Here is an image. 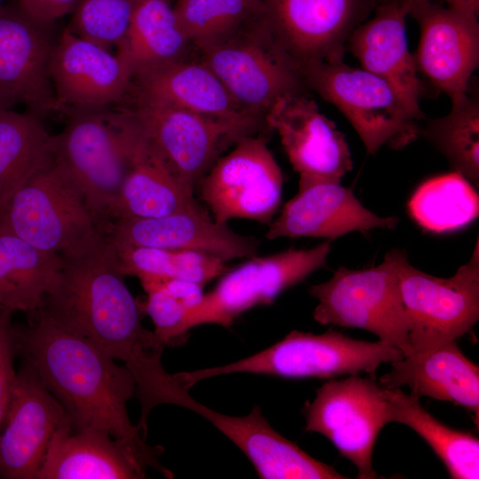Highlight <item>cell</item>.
<instances>
[{"mask_svg":"<svg viewBox=\"0 0 479 479\" xmlns=\"http://www.w3.org/2000/svg\"><path fill=\"white\" fill-rule=\"evenodd\" d=\"M115 250L123 275L137 279H178L205 286L228 270L224 260L198 251L143 247Z\"/></svg>","mask_w":479,"mask_h":479,"instance_id":"35","label":"cell"},{"mask_svg":"<svg viewBox=\"0 0 479 479\" xmlns=\"http://www.w3.org/2000/svg\"><path fill=\"white\" fill-rule=\"evenodd\" d=\"M403 357L400 349L381 341L357 340L333 329L320 334L294 330L272 346L239 361L175 375L187 390L202 380L239 373L287 379H332L365 373L375 379L382 363Z\"/></svg>","mask_w":479,"mask_h":479,"instance_id":"3","label":"cell"},{"mask_svg":"<svg viewBox=\"0 0 479 479\" xmlns=\"http://www.w3.org/2000/svg\"><path fill=\"white\" fill-rule=\"evenodd\" d=\"M139 0H78L66 27L110 50L124 39Z\"/></svg>","mask_w":479,"mask_h":479,"instance_id":"36","label":"cell"},{"mask_svg":"<svg viewBox=\"0 0 479 479\" xmlns=\"http://www.w3.org/2000/svg\"><path fill=\"white\" fill-rule=\"evenodd\" d=\"M67 116L62 131L51 137L53 161L76 185L106 232L130 165L123 115L115 106Z\"/></svg>","mask_w":479,"mask_h":479,"instance_id":"4","label":"cell"},{"mask_svg":"<svg viewBox=\"0 0 479 479\" xmlns=\"http://www.w3.org/2000/svg\"><path fill=\"white\" fill-rule=\"evenodd\" d=\"M232 147L200 180V198L219 224L246 219L269 225L281 202V169L263 136L244 137Z\"/></svg>","mask_w":479,"mask_h":479,"instance_id":"13","label":"cell"},{"mask_svg":"<svg viewBox=\"0 0 479 479\" xmlns=\"http://www.w3.org/2000/svg\"><path fill=\"white\" fill-rule=\"evenodd\" d=\"M117 107L124 119L130 165L120 191L114 220L121 217H161L183 211H206L129 115Z\"/></svg>","mask_w":479,"mask_h":479,"instance_id":"25","label":"cell"},{"mask_svg":"<svg viewBox=\"0 0 479 479\" xmlns=\"http://www.w3.org/2000/svg\"><path fill=\"white\" fill-rule=\"evenodd\" d=\"M452 101L450 112L420 127L424 137L449 161L454 171L479 185V97L477 88Z\"/></svg>","mask_w":479,"mask_h":479,"instance_id":"32","label":"cell"},{"mask_svg":"<svg viewBox=\"0 0 479 479\" xmlns=\"http://www.w3.org/2000/svg\"><path fill=\"white\" fill-rule=\"evenodd\" d=\"M66 427L64 408L22 361L0 432V478L36 479L54 433Z\"/></svg>","mask_w":479,"mask_h":479,"instance_id":"16","label":"cell"},{"mask_svg":"<svg viewBox=\"0 0 479 479\" xmlns=\"http://www.w3.org/2000/svg\"><path fill=\"white\" fill-rule=\"evenodd\" d=\"M143 307L130 292L124 276L99 277L83 285L55 321L77 333L124 363L132 374L140 404L139 427L147 435V419L160 404L187 407L192 397L161 364L165 348L142 324Z\"/></svg>","mask_w":479,"mask_h":479,"instance_id":"2","label":"cell"},{"mask_svg":"<svg viewBox=\"0 0 479 479\" xmlns=\"http://www.w3.org/2000/svg\"><path fill=\"white\" fill-rule=\"evenodd\" d=\"M13 312L7 307L0 306V432L17 373L14 368L17 353L12 323Z\"/></svg>","mask_w":479,"mask_h":479,"instance_id":"38","label":"cell"},{"mask_svg":"<svg viewBox=\"0 0 479 479\" xmlns=\"http://www.w3.org/2000/svg\"><path fill=\"white\" fill-rule=\"evenodd\" d=\"M397 273L412 354L425 353L456 340L469 333L478 321V240L469 260L450 278L420 271L400 249Z\"/></svg>","mask_w":479,"mask_h":479,"instance_id":"9","label":"cell"},{"mask_svg":"<svg viewBox=\"0 0 479 479\" xmlns=\"http://www.w3.org/2000/svg\"><path fill=\"white\" fill-rule=\"evenodd\" d=\"M398 249L382 263L363 270L339 267L326 282L310 287L318 302L313 318L321 325L366 330L402 351L412 354L397 273Z\"/></svg>","mask_w":479,"mask_h":479,"instance_id":"7","label":"cell"},{"mask_svg":"<svg viewBox=\"0 0 479 479\" xmlns=\"http://www.w3.org/2000/svg\"><path fill=\"white\" fill-rule=\"evenodd\" d=\"M263 118L266 128L279 136L299 180L341 182L352 169L345 136L305 92L279 97Z\"/></svg>","mask_w":479,"mask_h":479,"instance_id":"17","label":"cell"},{"mask_svg":"<svg viewBox=\"0 0 479 479\" xmlns=\"http://www.w3.org/2000/svg\"><path fill=\"white\" fill-rule=\"evenodd\" d=\"M200 52L244 109L264 115L279 97L305 92L300 72L277 44L264 14Z\"/></svg>","mask_w":479,"mask_h":479,"instance_id":"10","label":"cell"},{"mask_svg":"<svg viewBox=\"0 0 479 479\" xmlns=\"http://www.w3.org/2000/svg\"><path fill=\"white\" fill-rule=\"evenodd\" d=\"M330 249V240L309 249L291 247L270 255H254L227 270L200 302L187 310L180 336L200 325L229 327L250 309L273 303L286 289L325 267Z\"/></svg>","mask_w":479,"mask_h":479,"instance_id":"11","label":"cell"},{"mask_svg":"<svg viewBox=\"0 0 479 479\" xmlns=\"http://www.w3.org/2000/svg\"><path fill=\"white\" fill-rule=\"evenodd\" d=\"M190 44L169 0H139L116 54L133 77L183 59Z\"/></svg>","mask_w":479,"mask_h":479,"instance_id":"29","label":"cell"},{"mask_svg":"<svg viewBox=\"0 0 479 479\" xmlns=\"http://www.w3.org/2000/svg\"><path fill=\"white\" fill-rule=\"evenodd\" d=\"M2 1H3V0H0V7L2 6Z\"/></svg>","mask_w":479,"mask_h":479,"instance_id":"43","label":"cell"},{"mask_svg":"<svg viewBox=\"0 0 479 479\" xmlns=\"http://www.w3.org/2000/svg\"><path fill=\"white\" fill-rule=\"evenodd\" d=\"M173 9L188 41L199 51L264 14L263 0H177Z\"/></svg>","mask_w":479,"mask_h":479,"instance_id":"34","label":"cell"},{"mask_svg":"<svg viewBox=\"0 0 479 479\" xmlns=\"http://www.w3.org/2000/svg\"><path fill=\"white\" fill-rule=\"evenodd\" d=\"M397 223L395 216L381 217L365 208L341 182L299 180L297 193L273 218L265 237L334 240L357 231L393 229Z\"/></svg>","mask_w":479,"mask_h":479,"instance_id":"21","label":"cell"},{"mask_svg":"<svg viewBox=\"0 0 479 479\" xmlns=\"http://www.w3.org/2000/svg\"><path fill=\"white\" fill-rule=\"evenodd\" d=\"M106 235L115 247L198 251L224 262L252 257L259 247L255 238L216 222L208 211H183L153 218L121 217L109 225Z\"/></svg>","mask_w":479,"mask_h":479,"instance_id":"22","label":"cell"},{"mask_svg":"<svg viewBox=\"0 0 479 479\" xmlns=\"http://www.w3.org/2000/svg\"><path fill=\"white\" fill-rule=\"evenodd\" d=\"M122 103L168 106L216 118L257 114L240 106L203 62L184 58L135 75Z\"/></svg>","mask_w":479,"mask_h":479,"instance_id":"26","label":"cell"},{"mask_svg":"<svg viewBox=\"0 0 479 479\" xmlns=\"http://www.w3.org/2000/svg\"><path fill=\"white\" fill-rule=\"evenodd\" d=\"M405 4L409 6L422 3V2H437L444 3L445 5L462 11L473 12L478 14L479 12V0H402Z\"/></svg>","mask_w":479,"mask_h":479,"instance_id":"41","label":"cell"},{"mask_svg":"<svg viewBox=\"0 0 479 479\" xmlns=\"http://www.w3.org/2000/svg\"><path fill=\"white\" fill-rule=\"evenodd\" d=\"M389 420L415 431L444 464L450 478H479V440L470 433L447 427L427 412L418 397L400 389H386Z\"/></svg>","mask_w":479,"mask_h":479,"instance_id":"31","label":"cell"},{"mask_svg":"<svg viewBox=\"0 0 479 479\" xmlns=\"http://www.w3.org/2000/svg\"><path fill=\"white\" fill-rule=\"evenodd\" d=\"M306 89L334 105L350 122L366 152L401 149L420 136L422 111L413 108L387 81L343 60L320 62L303 74Z\"/></svg>","mask_w":479,"mask_h":479,"instance_id":"5","label":"cell"},{"mask_svg":"<svg viewBox=\"0 0 479 479\" xmlns=\"http://www.w3.org/2000/svg\"><path fill=\"white\" fill-rule=\"evenodd\" d=\"M116 106L129 115L192 193L228 147L266 128L260 114L216 118L154 105L122 103Z\"/></svg>","mask_w":479,"mask_h":479,"instance_id":"6","label":"cell"},{"mask_svg":"<svg viewBox=\"0 0 479 479\" xmlns=\"http://www.w3.org/2000/svg\"><path fill=\"white\" fill-rule=\"evenodd\" d=\"M159 279L187 308V310L198 305L203 298L204 286L199 283L178 279Z\"/></svg>","mask_w":479,"mask_h":479,"instance_id":"40","label":"cell"},{"mask_svg":"<svg viewBox=\"0 0 479 479\" xmlns=\"http://www.w3.org/2000/svg\"><path fill=\"white\" fill-rule=\"evenodd\" d=\"M408 16L420 27L413 58L418 73L451 101L465 95L479 65L478 14L437 2L412 5Z\"/></svg>","mask_w":479,"mask_h":479,"instance_id":"15","label":"cell"},{"mask_svg":"<svg viewBox=\"0 0 479 479\" xmlns=\"http://www.w3.org/2000/svg\"><path fill=\"white\" fill-rule=\"evenodd\" d=\"M147 298L143 310L154 325V334L167 346L174 344L180 336V327L187 308L175 297L159 279H138Z\"/></svg>","mask_w":479,"mask_h":479,"instance_id":"37","label":"cell"},{"mask_svg":"<svg viewBox=\"0 0 479 479\" xmlns=\"http://www.w3.org/2000/svg\"><path fill=\"white\" fill-rule=\"evenodd\" d=\"M209 421L247 457L263 479H344L334 467L278 433L258 405L245 416H230L194 398L187 407Z\"/></svg>","mask_w":479,"mask_h":479,"instance_id":"23","label":"cell"},{"mask_svg":"<svg viewBox=\"0 0 479 479\" xmlns=\"http://www.w3.org/2000/svg\"><path fill=\"white\" fill-rule=\"evenodd\" d=\"M160 452H145L97 428L57 430L36 479H141L151 467L173 474L160 460Z\"/></svg>","mask_w":479,"mask_h":479,"instance_id":"20","label":"cell"},{"mask_svg":"<svg viewBox=\"0 0 479 479\" xmlns=\"http://www.w3.org/2000/svg\"><path fill=\"white\" fill-rule=\"evenodd\" d=\"M50 75L59 111L67 114L120 104L132 79L128 65L116 53L66 27L53 48Z\"/></svg>","mask_w":479,"mask_h":479,"instance_id":"18","label":"cell"},{"mask_svg":"<svg viewBox=\"0 0 479 479\" xmlns=\"http://www.w3.org/2000/svg\"><path fill=\"white\" fill-rule=\"evenodd\" d=\"M408 209L420 227L441 233L459 229L477 217L479 198L470 182L453 171L421 184Z\"/></svg>","mask_w":479,"mask_h":479,"instance_id":"33","label":"cell"},{"mask_svg":"<svg viewBox=\"0 0 479 479\" xmlns=\"http://www.w3.org/2000/svg\"><path fill=\"white\" fill-rule=\"evenodd\" d=\"M379 1L263 0L274 40L302 77L318 63L342 60L350 34Z\"/></svg>","mask_w":479,"mask_h":479,"instance_id":"14","label":"cell"},{"mask_svg":"<svg viewBox=\"0 0 479 479\" xmlns=\"http://www.w3.org/2000/svg\"><path fill=\"white\" fill-rule=\"evenodd\" d=\"M51 137L31 111L0 112V213L22 186L52 164Z\"/></svg>","mask_w":479,"mask_h":479,"instance_id":"30","label":"cell"},{"mask_svg":"<svg viewBox=\"0 0 479 479\" xmlns=\"http://www.w3.org/2000/svg\"><path fill=\"white\" fill-rule=\"evenodd\" d=\"M27 326L13 325L17 356L35 371L59 402L72 429L97 428L145 452H162L146 444L127 412L135 396L132 374L84 336L52 319L42 310Z\"/></svg>","mask_w":479,"mask_h":479,"instance_id":"1","label":"cell"},{"mask_svg":"<svg viewBox=\"0 0 479 479\" xmlns=\"http://www.w3.org/2000/svg\"><path fill=\"white\" fill-rule=\"evenodd\" d=\"M15 104L13 99L0 91V112L12 108Z\"/></svg>","mask_w":479,"mask_h":479,"instance_id":"42","label":"cell"},{"mask_svg":"<svg viewBox=\"0 0 479 479\" xmlns=\"http://www.w3.org/2000/svg\"><path fill=\"white\" fill-rule=\"evenodd\" d=\"M60 255L45 252L0 224V305L32 315L56 282Z\"/></svg>","mask_w":479,"mask_h":479,"instance_id":"28","label":"cell"},{"mask_svg":"<svg viewBox=\"0 0 479 479\" xmlns=\"http://www.w3.org/2000/svg\"><path fill=\"white\" fill-rule=\"evenodd\" d=\"M51 25L0 7V91L37 115L59 111L50 75L57 41Z\"/></svg>","mask_w":479,"mask_h":479,"instance_id":"19","label":"cell"},{"mask_svg":"<svg viewBox=\"0 0 479 479\" xmlns=\"http://www.w3.org/2000/svg\"><path fill=\"white\" fill-rule=\"evenodd\" d=\"M390 365L391 370L379 379L381 387L406 386L418 397L452 402L472 412L478 422L479 367L464 355L456 340Z\"/></svg>","mask_w":479,"mask_h":479,"instance_id":"27","label":"cell"},{"mask_svg":"<svg viewBox=\"0 0 479 479\" xmlns=\"http://www.w3.org/2000/svg\"><path fill=\"white\" fill-rule=\"evenodd\" d=\"M0 224L45 252L64 255L106 234L71 179L52 162L22 186Z\"/></svg>","mask_w":479,"mask_h":479,"instance_id":"8","label":"cell"},{"mask_svg":"<svg viewBox=\"0 0 479 479\" xmlns=\"http://www.w3.org/2000/svg\"><path fill=\"white\" fill-rule=\"evenodd\" d=\"M305 432L323 435L357 468L358 479L378 478L373 450L389 420L386 389L375 379L349 375L329 380L303 408Z\"/></svg>","mask_w":479,"mask_h":479,"instance_id":"12","label":"cell"},{"mask_svg":"<svg viewBox=\"0 0 479 479\" xmlns=\"http://www.w3.org/2000/svg\"><path fill=\"white\" fill-rule=\"evenodd\" d=\"M19 8L32 20L51 25L71 13L78 0H18Z\"/></svg>","mask_w":479,"mask_h":479,"instance_id":"39","label":"cell"},{"mask_svg":"<svg viewBox=\"0 0 479 479\" xmlns=\"http://www.w3.org/2000/svg\"><path fill=\"white\" fill-rule=\"evenodd\" d=\"M402 0H380L370 17L350 34L346 46L361 67L392 85L416 110L423 91L413 55L409 51Z\"/></svg>","mask_w":479,"mask_h":479,"instance_id":"24","label":"cell"}]
</instances>
